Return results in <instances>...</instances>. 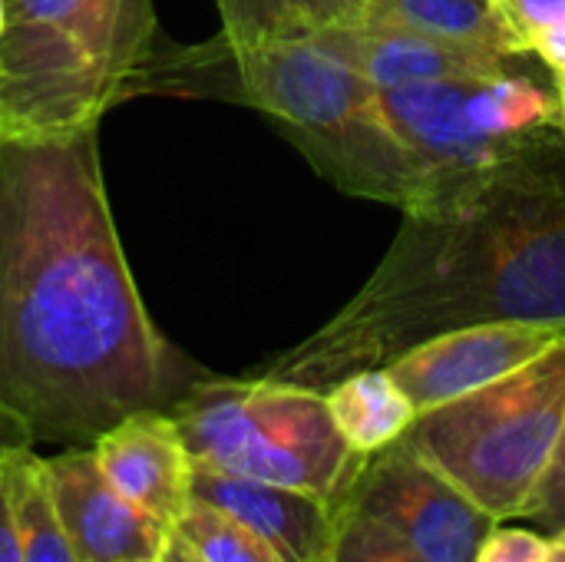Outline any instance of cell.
I'll use <instances>...</instances> for the list:
<instances>
[{
  "instance_id": "6da1fadb",
  "label": "cell",
  "mask_w": 565,
  "mask_h": 562,
  "mask_svg": "<svg viewBox=\"0 0 565 562\" xmlns=\"http://www.w3.org/2000/svg\"><path fill=\"white\" fill-rule=\"evenodd\" d=\"M96 132L0 139V431L30 447H89L195 384L142 305Z\"/></svg>"
},
{
  "instance_id": "7a4b0ae2",
  "label": "cell",
  "mask_w": 565,
  "mask_h": 562,
  "mask_svg": "<svg viewBox=\"0 0 565 562\" xmlns=\"http://www.w3.org/2000/svg\"><path fill=\"white\" fill-rule=\"evenodd\" d=\"M480 321L565 331V139L546 132L404 212L387 255L315 335L258 374L328 391Z\"/></svg>"
},
{
  "instance_id": "3957f363",
  "label": "cell",
  "mask_w": 565,
  "mask_h": 562,
  "mask_svg": "<svg viewBox=\"0 0 565 562\" xmlns=\"http://www.w3.org/2000/svg\"><path fill=\"white\" fill-rule=\"evenodd\" d=\"M189 66L195 70L162 79L179 83L182 93L209 83L205 93L258 109L334 189L401 212L420 202V172L387 126L377 89L324 40L248 50H228L215 40Z\"/></svg>"
},
{
  "instance_id": "277c9868",
  "label": "cell",
  "mask_w": 565,
  "mask_h": 562,
  "mask_svg": "<svg viewBox=\"0 0 565 562\" xmlns=\"http://www.w3.org/2000/svg\"><path fill=\"white\" fill-rule=\"evenodd\" d=\"M156 33L152 0H3L0 139L96 132L149 89Z\"/></svg>"
},
{
  "instance_id": "5b68a950",
  "label": "cell",
  "mask_w": 565,
  "mask_h": 562,
  "mask_svg": "<svg viewBox=\"0 0 565 562\" xmlns=\"http://www.w3.org/2000/svg\"><path fill=\"white\" fill-rule=\"evenodd\" d=\"M565 424V335L507 378L417 414L401 437L497 523L523 520Z\"/></svg>"
},
{
  "instance_id": "8992f818",
  "label": "cell",
  "mask_w": 565,
  "mask_h": 562,
  "mask_svg": "<svg viewBox=\"0 0 565 562\" xmlns=\"http://www.w3.org/2000/svg\"><path fill=\"white\" fill-rule=\"evenodd\" d=\"M195 467L338 503L361 457L338 434L321 391L275 378H199L172 407Z\"/></svg>"
},
{
  "instance_id": "52a82bcc",
  "label": "cell",
  "mask_w": 565,
  "mask_h": 562,
  "mask_svg": "<svg viewBox=\"0 0 565 562\" xmlns=\"http://www.w3.org/2000/svg\"><path fill=\"white\" fill-rule=\"evenodd\" d=\"M338 503L374 517L417 562H477L480 543L497 527L487 510L404 441L361 457Z\"/></svg>"
},
{
  "instance_id": "ba28073f",
  "label": "cell",
  "mask_w": 565,
  "mask_h": 562,
  "mask_svg": "<svg viewBox=\"0 0 565 562\" xmlns=\"http://www.w3.org/2000/svg\"><path fill=\"white\" fill-rule=\"evenodd\" d=\"M563 335V328L530 321H480L424 338L384 368L424 414L507 378Z\"/></svg>"
},
{
  "instance_id": "9c48e42d",
  "label": "cell",
  "mask_w": 565,
  "mask_h": 562,
  "mask_svg": "<svg viewBox=\"0 0 565 562\" xmlns=\"http://www.w3.org/2000/svg\"><path fill=\"white\" fill-rule=\"evenodd\" d=\"M60 523L79 562H159L172 530L136 510L103 477L93 447L43 457Z\"/></svg>"
},
{
  "instance_id": "30bf717a",
  "label": "cell",
  "mask_w": 565,
  "mask_h": 562,
  "mask_svg": "<svg viewBox=\"0 0 565 562\" xmlns=\"http://www.w3.org/2000/svg\"><path fill=\"white\" fill-rule=\"evenodd\" d=\"M103 477L136 510L175 530L192 500V457L172 411H136L106 427L93 444Z\"/></svg>"
},
{
  "instance_id": "8fae6325",
  "label": "cell",
  "mask_w": 565,
  "mask_h": 562,
  "mask_svg": "<svg viewBox=\"0 0 565 562\" xmlns=\"http://www.w3.org/2000/svg\"><path fill=\"white\" fill-rule=\"evenodd\" d=\"M318 40L338 50L374 89L493 76L523 60V56H507L497 50L447 43V40H434L424 33L384 30V26H367V23L341 26V30L321 33Z\"/></svg>"
},
{
  "instance_id": "7c38bea8",
  "label": "cell",
  "mask_w": 565,
  "mask_h": 562,
  "mask_svg": "<svg viewBox=\"0 0 565 562\" xmlns=\"http://www.w3.org/2000/svg\"><path fill=\"white\" fill-rule=\"evenodd\" d=\"M192 500L242 520L265 537L285 562H324L338 517V503H328L315 494L205 467L192 470Z\"/></svg>"
},
{
  "instance_id": "4fadbf2b",
  "label": "cell",
  "mask_w": 565,
  "mask_h": 562,
  "mask_svg": "<svg viewBox=\"0 0 565 562\" xmlns=\"http://www.w3.org/2000/svg\"><path fill=\"white\" fill-rule=\"evenodd\" d=\"M361 23L424 33L447 43L497 50L507 56H533L510 30L493 0H367Z\"/></svg>"
},
{
  "instance_id": "5bb4252c",
  "label": "cell",
  "mask_w": 565,
  "mask_h": 562,
  "mask_svg": "<svg viewBox=\"0 0 565 562\" xmlns=\"http://www.w3.org/2000/svg\"><path fill=\"white\" fill-rule=\"evenodd\" d=\"M215 7L222 17L218 43L228 50H248L358 26L367 0H215Z\"/></svg>"
},
{
  "instance_id": "9a60e30c",
  "label": "cell",
  "mask_w": 565,
  "mask_h": 562,
  "mask_svg": "<svg viewBox=\"0 0 565 562\" xmlns=\"http://www.w3.org/2000/svg\"><path fill=\"white\" fill-rule=\"evenodd\" d=\"M331 421L358 457L397 444L417 421V407L387 368H364L324 391Z\"/></svg>"
},
{
  "instance_id": "2e32d148",
  "label": "cell",
  "mask_w": 565,
  "mask_h": 562,
  "mask_svg": "<svg viewBox=\"0 0 565 562\" xmlns=\"http://www.w3.org/2000/svg\"><path fill=\"white\" fill-rule=\"evenodd\" d=\"M3 470L20 562H79L50 497L43 457L17 437H3Z\"/></svg>"
},
{
  "instance_id": "e0dca14e",
  "label": "cell",
  "mask_w": 565,
  "mask_h": 562,
  "mask_svg": "<svg viewBox=\"0 0 565 562\" xmlns=\"http://www.w3.org/2000/svg\"><path fill=\"white\" fill-rule=\"evenodd\" d=\"M172 533L202 562H285V556L252 527L199 500H189Z\"/></svg>"
},
{
  "instance_id": "ac0fdd59",
  "label": "cell",
  "mask_w": 565,
  "mask_h": 562,
  "mask_svg": "<svg viewBox=\"0 0 565 562\" xmlns=\"http://www.w3.org/2000/svg\"><path fill=\"white\" fill-rule=\"evenodd\" d=\"M324 562H417L407 547H401L374 517L338 503L334 533Z\"/></svg>"
},
{
  "instance_id": "d6986e66",
  "label": "cell",
  "mask_w": 565,
  "mask_h": 562,
  "mask_svg": "<svg viewBox=\"0 0 565 562\" xmlns=\"http://www.w3.org/2000/svg\"><path fill=\"white\" fill-rule=\"evenodd\" d=\"M523 520H533L543 527V533H559L565 530V424L556 441V450L533 490V500L523 513Z\"/></svg>"
},
{
  "instance_id": "ffe728a7",
  "label": "cell",
  "mask_w": 565,
  "mask_h": 562,
  "mask_svg": "<svg viewBox=\"0 0 565 562\" xmlns=\"http://www.w3.org/2000/svg\"><path fill=\"white\" fill-rule=\"evenodd\" d=\"M493 3L510 23V30L520 36L526 53H533V43L546 30L565 23V0H493Z\"/></svg>"
},
{
  "instance_id": "44dd1931",
  "label": "cell",
  "mask_w": 565,
  "mask_h": 562,
  "mask_svg": "<svg viewBox=\"0 0 565 562\" xmlns=\"http://www.w3.org/2000/svg\"><path fill=\"white\" fill-rule=\"evenodd\" d=\"M546 550H550V537L523 530V527L497 523L480 543L477 562H543Z\"/></svg>"
},
{
  "instance_id": "7402d4cb",
  "label": "cell",
  "mask_w": 565,
  "mask_h": 562,
  "mask_svg": "<svg viewBox=\"0 0 565 562\" xmlns=\"http://www.w3.org/2000/svg\"><path fill=\"white\" fill-rule=\"evenodd\" d=\"M3 434L0 431V562H20L17 553V530H13V513H10V490H7V470H3Z\"/></svg>"
},
{
  "instance_id": "603a6c76",
  "label": "cell",
  "mask_w": 565,
  "mask_h": 562,
  "mask_svg": "<svg viewBox=\"0 0 565 562\" xmlns=\"http://www.w3.org/2000/svg\"><path fill=\"white\" fill-rule=\"evenodd\" d=\"M533 56L543 60V66H550V73H565V23L546 30L533 43Z\"/></svg>"
},
{
  "instance_id": "cb8c5ba5",
  "label": "cell",
  "mask_w": 565,
  "mask_h": 562,
  "mask_svg": "<svg viewBox=\"0 0 565 562\" xmlns=\"http://www.w3.org/2000/svg\"><path fill=\"white\" fill-rule=\"evenodd\" d=\"M159 562H202V560H199V556H195V553H192V550H189L175 533H172V537H169V547H166V553H162V560Z\"/></svg>"
},
{
  "instance_id": "d4e9b609",
  "label": "cell",
  "mask_w": 565,
  "mask_h": 562,
  "mask_svg": "<svg viewBox=\"0 0 565 562\" xmlns=\"http://www.w3.org/2000/svg\"><path fill=\"white\" fill-rule=\"evenodd\" d=\"M553 89H556V103H559V119H556V132L565 139V73H553Z\"/></svg>"
},
{
  "instance_id": "484cf974",
  "label": "cell",
  "mask_w": 565,
  "mask_h": 562,
  "mask_svg": "<svg viewBox=\"0 0 565 562\" xmlns=\"http://www.w3.org/2000/svg\"><path fill=\"white\" fill-rule=\"evenodd\" d=\"M543 562H565V530L550 533V550H546V560Z\"/></svg>"
},
{
  "instance_id": "4316f807",
  "label": "cell",
  "mask_w": 565,
  "mask_h": 562,
  "mask_svg": "<svg viewBox=\"0 0 565 562\" xmlns=\"http://www.w3.org/2000/svg\"><path fill=\"white\" fill-rule=\"evenodd\" d=\"M0 30H3V0H0Z\"/></svg>"
}]
</instances>
